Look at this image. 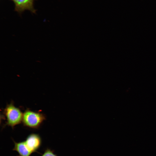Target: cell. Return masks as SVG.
<instances>
[{"label": "cell", "instance_id": "obj_6", "mask_svg": "<svg viewBox=\"0 0 156 156\" xmlns=\"http://www.w3.org/2000/svg\"><path fill=\"white\" fill-rule=\"evenodd\" d=\"M41 156H57L54 152L49 148H47Z\"/></svg>", "mask_w": 156, "mask_h": 156}, {"label": "cell", "instance_id": "obj_1", "mask_svg": "<svg viewBox=\"0 0 156 156\" xmlns=\"http://www.w3.org/2000/svg\"><path fill=\"white\" fill-rule=\"evenodd\" d=\"M3 114L6 120L4 126H8L13 128L22 122L23 114L12 103L7 105L4 110Z\"/></svg>", "mask_w": 156, "mask_h": 156}, {"label": "cell", "instance_id": "obj_3", "mask_svg": "<svg viewBox=\"0 0 156 156\" xmlns=\"http://www.w3.org/2000/svg\"><path fill=\"white\" fill-rule=\"evenodd\" d=\"M15 5L14 10L21 14L25 10H29L33 13L36 12L34 7V0H11Z\"/></svg>", "mask_w": 156, "mask_h": 156}, {"label": "cell", "instance_id": "obj_5", "mask_svg": "<svg viewBox=\"0 0 156 156\" xmlns=\"http://www.w3.org/2000/svg\"><path fill=\"white\" fill-rule=\"evenodd\" d=\"M14 146L13 150L16 151L18 156H30L32 153L26 145L24 141L16 142L14 141Z\"/></svg>", "mask_w": 156, "mask_h": 156}, {"label": "cell", "instance_id": "obj_4", "mask_svg": "<svg viewBox=\"0 0 156 156\" xmlns=\"http://www.w3.org/2000/svg\"><path fill=\"white\" fill-rule=\"evenodd\" d=\"M24 141L27 147L32 153L37 152L42 144L40 136L34 133L29 135Z\"/></svg>", "mask_w": 156, "mask_h": 156}, {"label": "cell", "instance_id": "obj_2", "mask_svg": "<svg viewBox=\"0 0 156 156\" xmlns=\"http://www.w3.org/2000/svg\"><path fill=\"white\" fill-rule=\"evenodd\" d=\"M45 119V116L42 113L27 109L23 114L22 122L25 127L37 129Z\"/></svg>", "mask_w": 156, "mask_h": 156}]
</instances>
